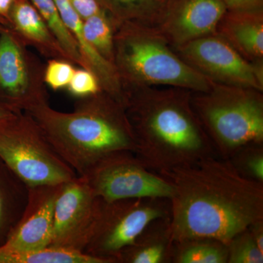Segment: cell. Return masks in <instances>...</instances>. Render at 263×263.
Returning <instances> with one entry per match:
<instances>
[{"label":"cell","mask_w":263,"mask_h":263,"mask_svg":"<svg viewBox=\"0 0 263 263\" xmlns=\"http://www.w3.org/2000/svg\"><path fill=\"white\" fill-rule=\"evenodd\" d=\"M81 18L85 20L92 15L105 12L97 0H69Z\"/></svg>","instance_id":"obj_28"},{"label":"cell","mask_w":263,"mask_h":263,"mask_svg":"<svg viewBox=\"0 0 263 263\" xmlns=\"http://www.w3.org/2000/svg\"><path fill=\"white\" fill-rule=\"evenodd\" d=\"M75 70L68 63L52 61L46 70V83L53 89H61L70 84Z\"/></svg>","instance_id":"obj_27"},{"label":"cell","mask_w":263,"mask_h":263,"mask_svg":"<svg viewBox=\"0 0 263 263\" xmlns=\"http://www.w3.org/2000/svg\"><path fill=\"white\" fill-rule=\"evenodd\" d=\"M81 176L105 201L146 197L171 200L174 193L170 180L148 168L129 151L106 156Z\"/></svg>","instance_id":"obj_8"},{"label":"cell","mask_w":263,"mask_h":263,"mask_svg":"<svg viewBox=\"0 0 263 263\" xmlns=\"http://www.w3.org/2000/svg\"><path fill=\"white\" fill-rule=\"evenodd\" d=\"M15 117L16 114L12 110L10 106L6 104L0 103V128L9 124Z\"/></svg>","instance_id":"obj_31"},{"label":"cell","mask_w":263,"mask_h":263,"mask_svg":"<svg viewBox=\"0 0 263 263\" xmlns=\"http://www.w3.org/2000/svg\"><path fill=\"white\" fill-rule=\"evenodd\" d=\"M229 160L240 175L263 183V144L242 147Z\"/></svg>","instance_id":"obj_24"},{"label":"cell","mask_w":263,"mask_h":263,"mask_svg":"<svg viewBox=\"0 0 263 263\" xmlns=\"http://www.w3.org/2000/svg\"><path fill=\"white\" fill-rule=\"evenodd\" d=\"M62 22L70 31L79 44V48L84 53L95 72L103 82L107 91L112 98L119 103H124L120 76L117 67L111 62L108 61L95 49L84 37V22L79 13L76 11L69 0H54Z\"/></svg>","instance_id":"obj_15"},{"label":"cell","mask_w":263,"mask_h":263,"mask_svg":"<svg viewBox=\"0 0 263 263\" xmlns=\"http://www.w3.org/2000/svg\"><path fill=\"white\" fill-rule=\"evenodd\" d=\"M227 10L232 11H263V0H221Z\"/></svg>","instance_id":"obj_29"},{"label":"cell","mask_w":263,"mask_h":263,"mask_svg":"<svg viewBox=\"0 0 263 263\" xmlns=\"http://www.w3.org/2000/svg\"><path fill=\"white\" fill-rule=\"evenodd\" d=\"M228 246L214 238H189L174 242V263H228Z\"/></svg>","instance_id":"obj_19"},{"label":"cell","mask_w":263,"mask_h":263,"mask_svg":"<svg viewBox=\"0 0 263 263\" xmlns=\"http://www.w3.org/2000/svg\"><path fill=\"white\" fill-rule=\"evenodd\" d=\"M28 77L20 48L9 33L0 35V89L11 99L22 98Z\"/></svg>","instance_id":"obj_17"},{"label":"cell","mask_w":263,"mask_h":263,"mask_svg":"<svg viewBox=\"0 0 263 263\" xmlns=\"http://www.w3.org/2000/svg\"><path fill=\"white\" fill-rule=\"evenodd\" d=\"M34 8L44 18L62 48L71 57L80 60L79 44L62 22L54 0H32Z\"/></svg>","instance_id":"obj_22"},{"label":"cell","mask_w":263,"mask_h":263,"mask_svg":"<svg viewBox=\"0 0 263 263\" xmlns=\"http://www.w3.org/2000/svg\"><path fill=\"white\" fill-rule=\"evenodd\" d=\"M191 95L181 88L133 85L124 99L135 154L154 172L164 174L216 155L194 110Z\"/></svg>","instance_id":"obj_2"},{"label":"cell","mask_w":263,"mask_h":263,"mask_svg":"<svg viewBox=\"0 0 263 263\" xmlns=\"http://www.w3.org/2000/svg\"><path fill=\"white\" fill-rule=\"evenodd\" d=\"M69 90L76 96H94L100 90L98 78L88 70L75 71L70 84Z\"/></svg>","instance_id":"obj_26"},{"label":"cell","mask_w":263,"mask_h":263,"mask_svg":"<svg viewBox=\"0 0 263 263\" xmlns=\"http://www.w3.org/2000/svg\"><path fill=\"white\" fill-rule=\"evenodd\" d=\"M62 184L28 187L23 214L4 245L18 250H40L50 247L55 203Z\"/></svg>","instance_id":"obj_12"},{"label":"cell","mask_w":263,"mask_h":263,"mask_svg":"<svg viewBox=\"0 0 263 263\" xmlns=\"http://www.w3.org/2000/svg\"><path fill=\"white\" fill-rule=\"evenodd\" d=\"M10 15L17 29L37 41H47L49 33L42 16L34 7L24 0H15Z\"/></svg>","instance_id":"obj_23"},{"label":"cell","mask_w":263,"mask_h":263,"mask_svg":"<svg viewBox=\"0 0 263 263\" xmlns=\"http://www.w3.org/2000/svg\"><path fill=\"white\" fill-rule=\"evenodd\" d=\"M27 198L28 186L0 160V246L18 223Z\"/></svg>","instance_id":"obj_16"},{"label":"cell","mask_w":263,"mask_h":263,"mask_svg":"<svg viewBox=\"0 0 263 263\" xmlns=\"http://www.w3.org/2000/svg\"><path fill=\"white\" fill-rule=\"evenodd\" d=\"M0 160L28 187L61 184L78 176L41 127L17 115L0 128Z\"/></svg>","instance_id":"obj_7"},{"label":"cell","mask_w":263,"mask_h":263,"mask_svg":"<svg viewBox=\"0 0 263 263\" xmlns=\"http://www.w3.org/2000/svg\"><path fill=\"white\" fill-rule=\"evenodd\" d=\"M252 236L253 237L256 245L263 252V219L254 222L249 227Z\"/></svg>","instance_id":"obj_30"},{"label":"cell","mask_w":263,"mask_h":263,"mask_svg":"<svg viewBox=\"0 0 263 263\" xmlns=\"http://www.w3.org/2000/svg\"><path fill=\"white\" fill-rule=\"evenodd\" d=\"M174 241L170 217L152 221L138 238L123 249L117 263L172 262Z\"/></svg>","instance_id":"obj_14"},{"label":"cell","mask_w":263,"mask_h":263,"mask_svg":"<svg viewBox=\"0 0 263 263\" xmlns=\"http://www.w3.org/2000/svg\"><path fill=\"white\" fill-rule=\"evenodd\" d=\"M0 263H104L76 251L48 247L40 250H18L0 246Z\"/></svg>","instance_id":"obj_18"},{"label":"cell","mask_w":263,"mask_h":263,"mask_svg":"<svg viewBox=\"0 0 263 263\" xmlns=\"http://www.w3.org/2000/svg\"><path fill=\"white\" fill-rule=\"evenodd\" d=\"M83 29L86 41L102 56L114 63L115 37L106 12L85 19Z\"/></svg>","instance_id":"obj_21"},{"label":"cell","mask_w":263,"mask_h":263,"mask_svg":"<svg viewBox=\"0 0 263 263\" xmlns=\"http://www.w3.org/2000/svg\"><path fill=\"white\" fill-rule=\"evenodd\" d=\"M216 34L248 61H263V11L227 10Z\"/></svg>","instance_id":"obj_13"},{"label":"cell","mask_w":263,"mask_h":263,"mask_svg":"<svg viewBox=\"0 0 263 263\" xmlns=\"http://www.w3.org/2000/svg\"><path fill=\"white\" fill-rule=\"evenodd\" d=\"M35 114L51 146L78 176L115 152H136L126 109L112 97L97 99L72 114L45 108Z\"/></svg>","instance_id":"obj_3"},{"label":"cell","mask_w":263,"mask_h":263,"mask_svg":"<svg viewBox=\"0 0 263 263\" xmlns=\"http://www.w3.org/2000/svg\"><path fill=\"white\" fill-rule=\"evenodd\" d=\"M114 15L131 22L155 27L163 12L166 0H97Z\"/></svg>","instance_id":"obj_20"},{"label":"cell","mask_w":263,"mask_h":263,"mask_svg":"<svg viewBox=\"0 0 263 263\" xmlns=\"http://www.w3.org/2000/svg\"><path fill=\"white\" fill-rule=\"evenodd\" d=\"M118 40L119 67L133 85L206 91L214 82L183 61L153 26L131 22Z\"/></svg>","instance_id":"obj_5"},{"label":"cell","mask_w":263,"mask_h":263,"mask_svg":"<svg viewBox=\"0 0 263 263\" xmlns=\"http://www.w3.org/2000/svg\"><path fill=\"white\" fill-rule=\"evenodd\" d=\"M173 49L213 82L263 91V61L246 60L216 33Z\"/></svg>","instance_id":"obj_9"},{"label":"cell","mask_w":263,"mask_h":263,"mask_svg":"<svg viewBox=\"0 0 263 263\" xmlns=\"http://www.w3.org/2000/svg\"><path fill=\"white\" fill-rule=\"evenodd\" d=\"M15 0H0V16L8 17Z\"/></svg>","instance_id":"obj_32"},{"label":"cell","mask_w":263,"mask_h":263,"mask_svg":"<svg viewBox=\"0 0 263 263\" xmlns=\"http://www.w3.org/2000/svg\"><path fill=\"white\" fill-rule=\"evenodd\" d=\"M171 216L169 199L99 197L96 216L84 253L104 263H117L119 254L133 243L152 221Z\"/></svg>","instance_id":"obj_6"},{"label":"cell","mask_w":263,"mask_h":263,"mask_svg":"<svg viewBox=\"0 0 263 263\" xmlns=\"http://www.w3.org/2000/svg\"><path fill=\"white\" fill-rule=\"evenodd\" d=\"M227 8L221 0H166L155 28L173 48L216 34Z\"/></svg>","instance_id":"obj_11"},{"label":"cell","mask_w":263,"mask_h":263,"mask_svg":"<svg viewBox=\"0 0 263 263\" xmlns=\"http://www.w3.org/2000/svg\"><path fill=\"white\" fill-rule=\"evenodd\" d=\"M162 176L174 187L170 200L174 242L209 238L228 245L263 219V183L240 175L229 160L209 156Z\"/></svg>","instance_id":"obj_1"},{"label":"cell","mask_w":263,"mask_h":263,"mask_svg":"<svg viewBox=\"0 0 263 263\" xmlns=\"http://www.w3.org/2000/svg\"><path fill=\"white\" fill-rule=\"evenodd\" d=\"M194 110L217 157L229 160L250 144H263V91L214 83L192 91Z\"/></svg>","instance_id":"obj_4"},{"label":"cell","mask_w":263,"mask_h":263,"mask_svg":"<svg viewBox=\"0 0 263 263\" xmlns=\"http://www.w3.org/2000/svg\"><path fill=\"white\" fill-rule=\"evenodd\" d=\"M228 263H262L263 252L259 249L249 228L228 242Z\"/></svg>","instance_id":"obj_25"},{"label":"cell","mask_w":263,"mask_h":263,"mask_svg":"<svg viewBox=\"0 0 263 263\" xmlns=\"http://www.w3.org/2000/svg\"><path fill=\"white\" fill-rule=\"evenodd\" d=\"M99 197L82 176L63 183L57 195L50 247L84 253Z\"/></svg>","instance_id":"obj_10"}]
</instances>
